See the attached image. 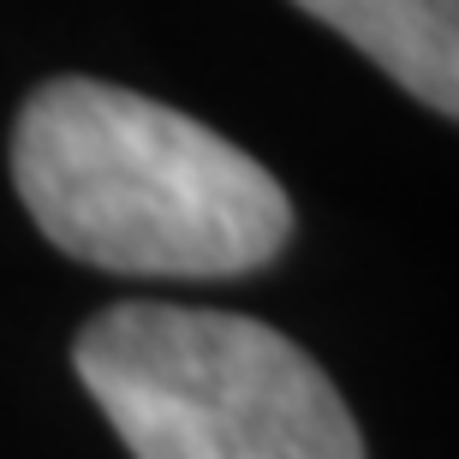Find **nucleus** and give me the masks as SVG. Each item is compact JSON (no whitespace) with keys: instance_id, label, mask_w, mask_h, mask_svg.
<instances>
[{"instance_id":"f257e3e1","label":"nucleus","mask_w":459,"mask_h":459,"mask_svg":"<svg viewBox=\"0 0 459 459\" xmlns=\"http://www.w3.org/2000/svg\"><path fill=\"white\" fill-rule=\"evenodd\" d=\"M13 179L54 251L108 274L227 281L292 238V197L256 155L96 78H54L24 102Z\"/></svg>"},{"instance_id":"f03ea898","label":"nucleus","mask_w":459,"mask_h":459,"mask_svg":"<svg viewBox=\"0 0 459 459\" xmlns=\"http://www.w3.org/2000/svg\"><path fill=\"white\" fill-rule=\"evenodd\" d=\"M72 364L132 459H364L328 370L251 316L114 305Z\"/></svg>"},{"instance_id":"7ed1b4c3","label":"nucleus","mask_w":459,"mask_h":459,"mask_svg":"<svg viewBox=\"0 0 459 459\" xmlns=\"http://www.w3.org/2000/svg\"><path fill=\"white\" fill-rule=\"evenodd\" d=\"M442 119L459 114V0H292Z\"/></svg>"}]
</instances>
